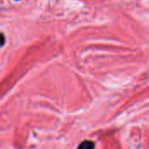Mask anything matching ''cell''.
Here are the masks:
<instances>
[{"label":"cell","mask_w":149,"mask_h":149,"mask_svg":"<svg viewBox=\"0 0 149 149\" xmlns=\"http://www.w3.org/2000/svg\"><path fill=\"white\" fill-rule=\"evenodd\" d=\"M94 147H95V145L93 141H85L79 145L78 149H94Z\"/></svg>","instance_id":"1"},{"label":"cell","mask_w":149,"mask_h":149,"mask_svg":"<svg viewBox=\"0 0 149 149\" xmlns=\"http://www.w3.org/2000/svg\"><path fill=\"white\" fill-rule=\"evenodd\" d=\"M4 43H5V37H4V35H3V33L1 32V33H0V46L3 45Z\"/></svg>","instance_id":"2"}]
</instances>
